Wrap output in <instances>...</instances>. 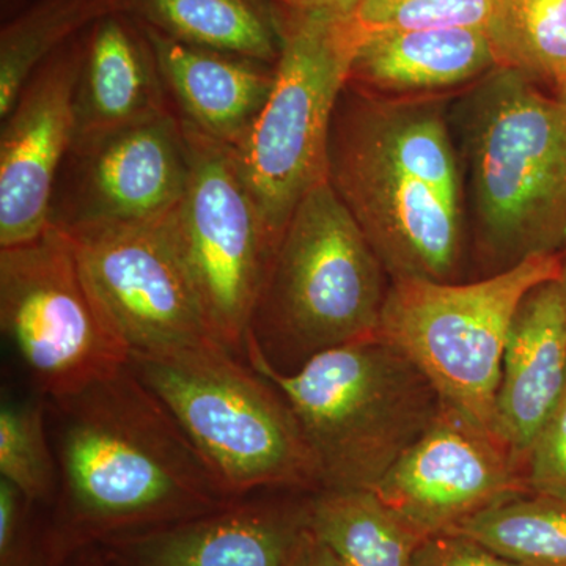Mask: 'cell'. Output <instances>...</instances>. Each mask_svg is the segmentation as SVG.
<instances>
[{
	"label": "cell",
	"mask_w": 566,
	"mask_h": 566,
	"mask_svg": "<svg viewBox=\"0 0 566 566\" xmlns=\"http://www.w3.org/2000/svg\"><path fill=\"white\" fill-rule=\"evenodd\" d=\"M307 527L338 566H412L427 539L374 490L316 491Z\"/></svg>",
	"instance_id": "44dd1931"
},
{
	"label": "cell",
	"mask_w": 566,
	"mask_h": 566,
	"mask_svg": "<svg viewBox=\"0 0 566 566\" xmlns=\"http://www.w3.org/2000/svg\"><path fill=\"white\" fill-rule=\"evenodd\" d=\"M386 275L352 212L319 182L283 229L248 345L273 367L292 357L297 368L324 349L378 337Z\"/></svg>",
	"instance_id": "8992f818"
},
{
	"label": "cell",
	"mask_w": 566,
	"mask_h": 566,
	"mask_svg": "<svg viewBox=\"0 0 566 566\" xmlns=\"http://www.w3.org/2000/svg\"><path fill=\"white\" fill-rule=\"evenodd\" d=\"M170 112L174 107L158 59L139 22L122 10L93 22L85 32L74 96V142L118 132Z\"/></svg>",
	"instance_id": "e0dca14e"
},
{
	"label": "cell",
	"mask_w": 566,
	"mask_h": 566,
	"mask_svg": "<svg viewBox=\"0 0 566 566\" xmlns=\"http://www.w3.org/2000/svg\"><path fill=\"white\" fill-rule=\"evenodd\" d=\"M0 566H50L43 509L0 479Z\"/></svg>",
	"instance_id": "4316f807"
},
{
	"label": "cell",
	"mask_w": 566,
	"mask_h": 566,
	"mask_svg": "<svg viewBox=\"0 0 566 566\" xmlns=\"http://www.w3.org/2000/svg\"><path fill=\"white\" fill-rule=\"evenodd\" d=\"M63 566H109V564H107L99 547H91V549L76 554L69 564Z\"/></svg>",
	"instance_id": "1f68e13d"
},
{
	"label": "cell",
	"mask_w": 566,
	"mask_h": 566,
	"mask_svg": "<svg viewBox=\"0 0 566 566\" xmlns=\"http://www.w3.org/2000/svg\"><path fill=\"white\" fill-rule=\"evenodd\" d=\"M144 29L182 125L237 150L270 96L275 65L191 46Z\"/></svg>",
	"instance_id": "ac0fdd59"
},
{
	"label": "cell",
	"mask_w": 566,
	"mask_h": 566,
	"mask_svg": "<svg viewBox=\"0 0 566 566\" xmlns=\"http://www.w3.org/2000/svg\"><path fill=\"white\" fill-rule=\"evenodd\" d=\"M118 10L180 43L275 65L281 36L266 0H117Z\"/></svg>",
	"instance_id": "ffe728a7"
},
{
	"label": "cell",
	"mask_w": 566,
	"mask_h": 566,
	"mask_svg": "<svg viewBox=\"0 0 566 566\" xmlns=\"http://www.w3.org/2000/svg\"><path fill=\"white\" fill-rule=\"evenodd\" d=\"M412 566H521L469 536L441 534L424 539Z\"/></svg>",
	"instance_id": "f1b7e54d"
},
{
	"label": "cell",
	"mask_w": 566,
	"mask_h": 566,
	"mask_svg": "<svg viewBox=\"0 0 566 566\" xmlns=\"http://www.w3.org/2000/svg\"><path fill=\"white\" fill-rule=\"evenodd\" d=\"M129 368L174 417L227 501L322 490L318 461L289 401L221 345L132 354Z\"/></svg>",
	"instance_id": "5b68a950"
},
{
	"label": "cell",
	"mask_w": 566,
	"mask_h": 566,
	"mask_svg": "<svg viewBox=\"0 0 566 566\" xmlns=\"http://www.w3.org/2000/svg\"><path fill=\"white\" fill-rule=\"evenodd\" d=\"M486 35L497 66L565 91L566 0H497Z\"/></svg>",
	"instance_id": "603a6c76"
},
{
	"label": "cell",
	"mask_w": 566,
	"mask_h": 566,
	"mask_svg": "<svg viewBox=\"0 0 566 566\" xmlns=\"http://www.w3.org/2000/svg\"><path fill=\"white\" fill-rule=\"evenodd\" d=\"M558 273L560 253H545L471 283L394 279L378 335L417 365L444 403L495 434L513 316L528 292Z\"/></svg>",
	"instance_id": "52a82bcc"
},
{
	"label": "cell",
	"mask_w": 566,
	"mask_h": 566,
	"mask_svg": "<svg viewBox=\"0 0 566 566\" xmlns=\"http://www.w3.org/2000/svg\"><path fill=\"white\" fill-rule=\"evenodd\" d=\"M268 6L289 13L323 14V17L349 20L360 0H266Z\"/></svg>",
	"instance_id": "f546056e"
},
{
	"label": "cell",
	"mask_w": 566,
	"mask_h": 566,
	"mask_svg": "<svg viewBox=\"0 0 566 566\" xmlns=\"http://www.w3.org/2000/svg\"><path fill=\"white\" fill-rule=\"evenodd\" d=\"M189 167L175 112L76 140L59 174L50 227L76 233L159 221L180 203Z\"/></svg>",
	"instance_id": "7c38bea8"
},
{
	"label": "cell",
	"mask_w": 566,
	"mask_h": 566,
	"mask_svg": "<svg viewBox=\"0 0 566 566\" xmlns=\"http://www.w3.org/2000/svg\"><path fill=\"white\" fill-rule=\"evenodd\" d=\"M558 98L564 99V102H566V87L565 91L562 92L560 95H558Z\"/></svg>",
	"instance_id": "e575fe53"
},
{
	"label": "cell",
	"mask_w": 566,
	"mask_h": 566,
	"mask_svg": "<svg viewBox=\"0 0 566 566\" xmlns=\"http://www.w3.org/2000/svg\"><path fill=\"white\" fill-rule=\"evenodd\" d=\"M181 126L191 167L167 227L212 338L245 360L253 311L277 243L234 148Z\"/></svg>",
	"instance_id": "9c48e42d"
},
{
	"label": "cell",
	"mask_w": 566,
	"mask_h": 566,
	"mask_svg": "<svg viewBox=\"0 0 566 566\" xmlns=\"http://www.w3.org/2000/svg\"><path fill=\"white\" fill-rule=\"evenodd\" d=\"M526 472L532 494L566 502V386L556 408L536 434Z\"/></svg>",
	"instance_id": "83f0119b"
},
{
	"label": "cell",
	"mask_w": 566,
	"mask_h": 566,
	"mask_svg": "<svg viewBox=\"0 0 566 566\" xmlns=\"http://www.w3.org/2000/svg\"><path fill=\"white\" fill-rule=\"evenodd\" d=\"M33 2L35 0H0V24L13 20L14 17L31 7Z\"/></svg>",
	"instance_id": "d6a6232c"
},
{
	"label": "cell",
	"mask_w": 566,
	"mask_h": 566,
	"mask_svg": "<svg viewBox=\"0 0 566 566\" xmlns=\"http://www.w3.org/2000/svg\"><path fill=\"white\" fill-rule=\"evenodd\" d=\"M449 534L469 536L521 566H566V502L549 495L502 502Z\"/></svg>",
	"instance_id": "cb8c5ba5"
},
{
	"label": "cell",
	"mask_w": 566,
	"mask_h": 566,
	"mask_svg": "<svg viewBox=\"0 0 566 566\" xmlns=\"http://www.w3.org/2000/svg\"><path fill=\"white\" fill-rule=\"evenodd\" d=\"M245 363L289 401L323 488L375 490L442 406L430 379L379 335L324 349L293 371H279L252 344Z\"/></svg>",
	"instance_id": "277c9868"
},
{
	"label": "cell",
	"mask_w": 566,
	"mask_h": 566,
	"mask_svg": "<svg viewBox=\"0 0 566 566\" xmlns=\"http://www.w3.org/2000/svg\"><path fill=\"white\" fill-rule=\"evenodd\" d=\"M374 491L427 538L449 534L491 506L532 494L526 465L509 446L444 401L427 431Z\"/></svg>",
	"instance_id": "4fadbf2b"
},
{
	"label": "cell",
	"mask_w": 566,
	"mask_h": 566,
	"mask_svg": "<svg viewBox=\"0 0 566 566\" xmlns=\"http://www.w3.org/2000/svg\"><path fill=\"white\" fill-rule=\"evenodd\" d=\"M444 107L382 98L346 82L335 107L327 181L390 281L453 282L465 196Z\"/></svg>",
	"instance_id": "7a4b0ae2"
},
{
	"label": "cell",
	"mask_w": 566,
	"mask_h": 566,
	"mask_svg": "<svg viewBox=\"0 0 566 566\" xmlns=\"http://www.w3.org/2000/svg\"><path fill=\"white\" fill-rule=\"evenodd\" d=\"M44 401L57 461V491L43 510L50 566L232 502L129 365L80 392Z\"/></svg>",
	"instance_id": "6da1fadb"
},
{
	"label": "cell",
	"mask_w": 566,
	"mask_h": 566,
	"mask_svg": "<svg viewBox=\"0 0 566 566\" xmlns=\"http://www.w3.org/2000/svg\"><path fill=\"white\" fill-rule=\"evenodd\" d=\"M166 218L65 233L96 303L132 354L218 344Z\"/></svg>",
	"instance_id": "8fae6325"
},
{
	"label": "cell",
	"mask_w": 566,
	"mask_h": 566,
	"mask_svg": "<svg viewBox=\"0 0 566 566\" xmlns=\"http://www.w3.org/2000/svg\"><path fill=\"white\" fill-rule=\"evenodd\" d=\"M114 10L117 0H35L0 24V118L41 63Z\"/></svg>",
	"instance_id": "7402d4cb"
},
{
	"label": "cell",
	"mask_w": 566,
	"mask_h": 566,
	"mask_svg": "<svg viewBox=\"0 0 566 566\" xmlns=\"http://www.w3.org/2000/svg\"><path fill=\"white\" fill-rule=\"evenodd\" d=\"M556 282L558 290H560L562 301H564L566 311V244L564 251L560 253V273H558Z\"/></svg>",
	"instance_id": "836d02e7"
},
{
	"label": "cell",
	"mask_w": 566,
	"mask_h": 566,
	"mask_svg": "<svg viewBox=\"0 0 566 566\" xmlns=\"http://www.w3.org/2000/svg\"><path fill=\"white\" fill-rule=\"evenodd\" d=\"M311 497L252 494L180 523L99 546L109 566H285Z\"/></svg>",
	"instance_id": "9a60e30c"
},
{
	"label": "cell",
	"mask_w": 566,
	"mask_h": 566,
	"mask_svg": "<svg viewBox=\"0 0 566 566\" xmlns=\"http://www.w3.org/2000/svg\"><path fill=\"white\" fill-rule=\"evenodd\" d=\"M285 566H338L326 546L316 538L311 528L305 527L290 549Z\"/></svg>",
	"instance_id": "4dcf8cb0"
},
{
	"label": "cell",
	"mask_w": 566,
	"mask_h": 566,
	"mask_svg": "<svg viewBox=\"0 0 566 566\" xmlns=\"http://www.w3.org/2000/svg\"><path fill=\"white\" fill-rule=\"evenodd\" d=\"M0 327L33 392L46 400L80 392L132 359L69 238L54 227L31 243L0 249Z\"/></svg>",
	"instance_id": "30bf717a"
},
{
	"label": "cell",
	"mask_w": 566,
	"mask_h": 566,
	"mask_svg": "<svg viewBox=\"0 0 566 566\" xmlns=\"http://www.w3.org/2000/svg\"><path fill=\"white\" fill-rule=\"evenodd\" d=\"M273 11L281 36L273 88L234 151L279 243L294 208L327 180L331 126L359 36L352 18Z\"/></svg>",
	"instance_id": "ba28073f"
},
{
	"label": "cell",
	"mask_w": 566,
	"mask_h": 566,
	"mask_svg": "<svg viewBox=\"0 0 566 566\" xmlns=\"http://www.w3.org/2000/svg\"><path fill=\"white\" fill-rule=\"evenodd\" d=\"M495 66L483 29L379 32L360 40L348 84L382 98H427L482 80Z\"/></svg>",
	"instance_id": "d6986e66"
},
{
	"label": "cell",
	"mask_w": 566,
	"mask_h": 566,
	"mask_svg": "<svg viewBox=\"0 0 566 566\" xmlns=\"http://www.w3.org/2000/svg\"><path fill=\"white\" fill-rule=\"evenodd\" d=\"M497 0H360L352 24L359 41L379 32L472 28L486 31Z\"/></svg>",
	"instance_id": "484cf974"
},
{
	"label": "cell",
	"mask_w": 566,
	"mask_h": 566,
	"mask_svg": "<svg viewBox=\"0 0 566 566\" xmlns=\"http://www.w3.org/2000/svg\"><path fill=\"white\" fill-rule=\"evenodd\" d=\"M85 32L33 71L0 118V249L31 243L50 229L52 196L76 134Z\"/></svg>",
	"instance_id": "5bb4252c"
},
{
	"label": "cell",
	"mask_w": 566,
	"mask_h": 566,
	"mask_svg": "<svg viewBox=\"0 0 566 566\" xmlns=\"http://www.w3.org/2000/svg\"><path fill=\"white\" fill-rule=\"evenodd\" d=\"M565 386L566 311L551 281L528 292L513 316L495 397V434L524 465Z\"/></svg>",
	"instance_id": "2e32d148"
},
{
	"label": "cell",
	"mask_w": 566,
	"mask_h": 566,
	"mask_svg": "<svg viewBox=\"0 0 566 566\" xmlns=\"http://www.w3.org/2000/svg\"><path fill=\"white\" fill-rule=\"evenodd\" d=\"M463 98L476 251L493 274L566 244V102L495 66Z\"/></svg>",
	"instance_id": "3957f363"
},
{
	"label": "cell",
	"mask_w": 566,
	"mask_h": 566,
	"mask_svg": "<svg viewBox=\"0 0 566 566\" xmlns=\"http://www.w3.org/2000/svg\"><path fill=\"white\" fill-rule=\"evenodd\" d=\"M0 479L40 509H50L57 491V461L48 424L46 401L3 398L0 406Z\"/></svg>",
	"instance_id": "d4e9b609"
}]
</instances>
